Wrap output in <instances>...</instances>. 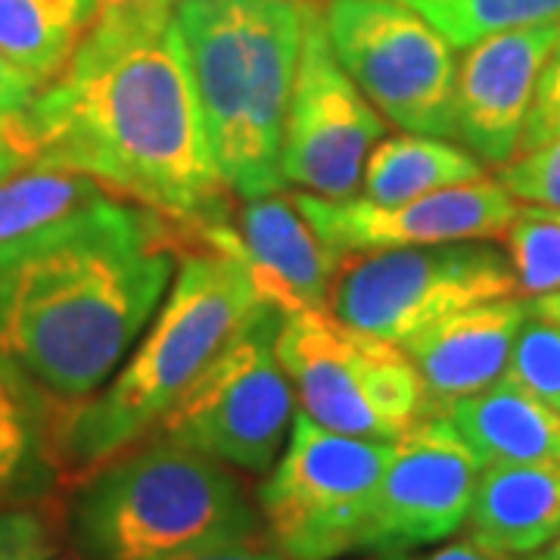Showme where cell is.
Returning a JSON list of instances; mask_svg holds the SVG:
<instances>
[{"label": "cell", "instance_id": "1", "mask_svg": "<svg viewBox=\"0 0 560 560\" xmlns=\"http://www.w3.org/2000/svg\"><path fill=\"white\" fill-rule=\"evenodd\" d=\"M32 168L97 180L187 237L234 219L175 16L97 20L60 79L0 128Z\"/></svg>", "mask_w": 560, "mask_h": 560}, {"label": "cell", "instance_id": "2", "mask_svg": "<svg viewBox=\"0 0 560 560\" xmlns=\"http://www.w3.org/2000/svg\"><path fill=\"white\" fill-rule=\"evenodd\" d=\"M187 231L106 194L0 246V359L60 408L113 381L165 300Z\"/></svg>", "mask_w": 560, "mask_h": 560}, {"label": "cell", "instance_id": "3", "mask_svg": "<svg viewBox=\"0 0 560 560\" xmlns=\"http://www.w3.org/2000/svg\"><path fill=\"white\" fill-rule=\"evenodd\" d=\"M261 302L234 219L187 241L175 283L113 381L62 415V464L91 474L143 440Z\"/></svg>", "mask_w": 560, "mask_h": 560}, {"label": "cell", "instance_id": "4", "mask_svg": "<svg viewBox=\"0 0 560 560\" xmlns=\"http://www.w3.org/2000/svg\"><path fill=\"white\" fill-rule=\"evenodd\" d=\"M312 0H178L175 20L224 187L256 200L283 187V121Z\"/></svg>", "mask_w": 560, "mask_h": 560}, {"label": "cell", "instance_id": "5", "mask_svg": "<svg viewBox=\"0 0 560 560\" xmlns=\"http://www.w3.org/2000/svg\"><path fill=\"white\" fill-rule=\"evenodd\" d=\"M69 533L84 560H187L265 541L259 504L237 474L156 433L91 470Z\"/></svg>", "mask_w": 560, "mask_h": 560}, {"label": "cell", "instance_id": "6", "mask_svg": "<svg viewBox=\"0 0 560 560\" xmlns=\"http://www.w3.org/2000/svg\"><path fill=\"white\" fill-rule=\"evenodd\" d=\"M280 320L283 312L261 302L150 433L231 470L268 474L296 420V389L278 359Z\"/></svg>", "mask_w": 560, "mask_h": 560}, {"label": "cell", "instance_id": "7", "mask_svg": "<svg viewBox=\"0 0 560 560\" xmlns=\"http://www.w3.org/2000/svg\"><path fill=\"white\" fill-rule=\"evenodd\" d=\"M278 359L302 415L359 440L396 442L423 418V386L405 349L327 308L287 312Z\"/></svg>", "mask_w": 560, "mask_h": 560}, {"label": "cell", "instance_id": "8", "mask_svg": "<svg viewBox=\"0 0 560 560\" xmlns=\"http://www.w3.org/2000/svg\"><path fill=\"white\" fill-rule=\"evenodd\" d=\"M393 442L359 440L296 411L256 492L265 541L283 560H340L359 539Z\"/></svg>", "mask_w": 560, "mask_h": 560}, {"label": "cell", "instance_id": "9", "mask_svg": "<svg viewBox=\"0 0 560 560\" xmlns=\"http://www.w3.org/2000/svg\"><path fill=\"white\" fill-rule=\"evenodd\" d=\"M521 296L511 261L480 241L342 256L327 312L401 346L430 324L480 302Z\"/></svg>", "mask_w": 560, "mask_h": 560}, {"label": "cell", "instance_id": "10", "mask_svg": "<svg viewBox=\"0 0 560 560\" xmlns=\"http://www.w3.org/2000/svg\"><path fill=\"white\" fill-rule=\"evenodd\" d=\"M334 57L383 119L408 135L448 138L455 47L401 0H324Z\"/></svg>", "mask_w": 560, "mask_h": 560}, {"label": "cell", "instance_id": "11", "mask_svg": "<svg viewBox=\"0 0 560 560\" xmlns=\"http://www.w3.org/2000/svg\"><path fill=\"white\" fill-rule=\"evenodd\" d=\"M383 131V116L334 57L320 7L312 0L305 13L300 69L283 121V184L327 200L355 197L364 162Z\"/></svg>", "mask_w": 560, "mask_h": 560}, {"label": "cell", "instance_id": "12", "mask_svg": "<svg viewBox=\"0 0 560 560\" xmlns=\"http://www.w3.org/2000/svg\"><path fill=\"white\" fill-rule=\"evenodd\" d=\"M480 474V460L452 420L420 418L389 448L359 555L408 558L418 548L452 539L467 526Z\"/></svg>", "mask_w": 560, "mask_h": 560}, {"label": "cell", "instance_id": "13", "mask_svg": "<svg viewBox=\"0 0 560 560\" xmlns=\"http://www.w3.org/2000/svg\"><path fill=\"white\" fill-rule=\"evenodd\" d=\"M293 197L315 234L340 256L436 243L495 241L521 209L501 187V180L489 175L389 206L364 200L361 194L327 200L300 190Z\"/></svg>", "mask_w": 560, "mask_h": 560}, {"label": "cell", "instance_id": "14", "mask_svg": "<svg viewBox=\"0 0 560 560\" xmlns=\"http://www.w3.org/2000/svg\"><path fill=\"white\" fill-rule=\"evenodd\" d=\"M560 38V22L499 32L464 47L452 97V135L486 165L501 168L521 150L541 66Z\"/></svg>", "mask_w": 560, "mask_h": 560}, {"label": "cell", "instance_id": "15", "mask_svg": "<svg viewBox=\"0 0 560 560\" xmlns=\"http://www.w3.org/2000/svg\"><path fill=\"white\" fill-rule=\"evenodd\" d=\"M526 318V300L508 296L460 308L401 342L423 386V418L448 415L452 405L504 377Z\"/></svg>", "mask_w": 560, "mask_h": 560}, {"label": "cell", "instance_id": "16", "mask_svg": "<svg viewBox=\"0 0 560 560\" xmlns=\"http://www.w3.org/2000/svg\"><path fill=\"white\" fill-rule=\"evenodd\" d=\"M241 256L259 287L261 300L275 308H327V293L342 256L315 234L296 197L268 194L241 200L234 209Z\"/></svg>", "mask_w": 560, "mask_h": 560}, {"label": "cell", "instance_id": "17", "mask_svg": "<svg viewBox=\"0 0 560 560\" xmlns=\"http://www.w3.org/2000/svg\"><path fill=\"white\" fill-rule=\"evenodd\" d=\"M467 536L508 558H529L560 536V460L482 467Z\"/></svg>", "mask_w": 560, "mask_h": 560}, {"label": "cell", "instance_id": "18", "mask_svg": "<svg viewBox=\"0 0 560 560\" xmlns=\"http://www.w3.org/2000/svg\"><path fill=\"white\" fill-rule=\"evenodd\" d=\"M57 401L0 359V511L47 499L60 477Z\"/></svg>", "mask_w": 560, "mask_h": 560}, {"label": "cell", "instance_id": "19", "mask_svg": "<svg viewBox=\"0 0 560 560\" xmlns=\"http://www.w3.org/2000/svg\"><path fill=\"white\" fill-rule=\"evenodd\" d=\"M445 418L480 467L560 460V411L508 377L452 405Z\"/></svg>", "mask_w": 560, "mask_h": 560}, {"label": "cell", "instance_id": "20", "mask_svg": "<svg viewBox=\"0 0 560 560\" xmlns=\"http://www.w3.org/2000/svg\"><path fill=\"white\" fill-rule=\"evenodd\" d=\"M101 16V0H0V54L47 88Z\"/></svg>", "mask_w": 560, "mask_h": 560}, {"label": "cell", "instance_id": "21", "mask_svg": "<svg viewBox=\"0 0 560 560\" xmlns=\"http://www.w3.org/2000/svg\"><path fill=\"white\" fill-rule=\"evenodd\" d=\"M480 178H486V162L455 140L396 135L371 150L361 175V197L389 206Z\"/></svg>", "mask_w": 560, "mask_h": 560}, {"label": "cell", "instance_id": "22", "mask_svg": "<svg viewBox=\"0 0 560 560\" xmlns=\"http://www.w3.org/2000/svg\"><path fill=\"white\" fill-rule=\"evenodd\" d=\"M106 194V187L84 175L28 165L0 180V246L28 237Z\"/></svg>", "mask_w": 560, "mask_h": 560}, {"label": "cell", "instance_id": "23", "mask_svg": "<svg viewBox=\"0 0 560 560\" xmlns=\"http://www.w3.org/2000/svg\"><path fill=\"white\" fill-rule=\"evenodd\" d=\"M418 10L455 50H464L477 40L560 22V0H401Z\"/></svg>", "mask_w": 560, "mask_h": 560}, {"label": "cell", "instance_id": "24", "mask_svg": "<svg viewBox=\"0 0 560 560\" xmlns=\"http://www.w3.org/2000/svg\"><path fill=\"white\" fill-rule=\"evenodd\" d=\"M523 300L560 290V209L521 206L501 234Z\"/></svg>", "mask_w": 560, "mask_h": 560}, {"label": "cell", "instance_id": "25", "mask_svg": "<svg viewBox=\"0 0 560 560\" xmlns=\"http://www.w3.org/2000/svg\"><path fill=\"white\" fill-rule=\"evenodd\" d=\"M504 377L560 411V327L539 318H526L517 334Z\"/></svg>", "mask_w": 560, "mask_h": 560}, {"label": "cell", "instance_id": "26", "mask_svg": "<svg viewBox=\"0 0 560 560\" xmlns=\"http://www.w3.org/2000/svg\"><path fill=\"white\" fill-rule=\"evenodd\" d=\"M501 187L526 206L560 209V138L523 150L499 168Z\"/></svg>", "mask_w": 560, "mask_h": 560}, {"label": "cell", "instance_id": "27", "mask_svg": "<svg viewBox=\"0 0 560 560\" xmlns=\"http://www.w3.org/2000/svg\"><path fill=\"white\" fill-rule=\"evenodd\" d=\"M54 551V529L32 504L0 511V560H50Z\"/></svg>", "mask_w": 560, "mask_h": 560}, {"label": "cell", "instance_id": "28", "mask_svg": "<svg viewBox=\"0 0 560 560\" xmlns=\"http://www.w3.org/2000/svg\"><path fill=\"white\" fill-rule=\"evenodd\" d=\"M555 138H560V38L541 66L539 84H536V94L529 103V116L523 125L517 153L541 147Z\"/></svg>", "mask_w": 560, "mask_h": 560}, {"label": "cell", "instance_id": "29", "mask_svg": "<svg viewBox=\"0 0 560 560\" xmlns=\"http://www.w3.org/2000/svg\"><path fill=\"white\" fill-rule=\"evenodd\" d=\"M40 94V84L32 75H25L16 62H10L0 54V128L20 116L28 103Z\"/></svg>", "mask_w": 560, "mask_h": 560}, {"label": "cell", "instance_id": "30", "mask_svg": "<svg viewBox=\"0 0 560 560\" xmlns=\"http://www.w3.org/2000/svg\"><path fill=\"white\" fill-rule=\"evenodd\" d=\"M175 7L178 0H101V16L103 20H162V16H175Z\"/></svg>", "mask_w": 560, "mask_h": 560}, {"label": "cell", "instance_id": "31", "mask_svg": "<svg viewBox=\"0 0 560 560\" xmlns=\"http://www.w3.org/2000/svg\"><path fill=\"white\" fill-rule=\"evenodd\" d=\"M420 560H521V558H508V555H499V551H489V548H482L477 541L470 539H460L452 541V545H442L436 551H430L427 558Z\"/></svg>", "mask_w": 560, "mask_h": 560}, {"label": "cell", "instance_id": "32", "mask_svg": "<svg viewBox=\"0 0 560 560\" xmlns=\"http://www.w3.org/2000/svg\"><path fill=\"white\" fill-rule=\"evenodd\" d=\"M187 560H283L268 545V541H243V545H231V548H215V551H206L197 558Z\"/></svg>", "mask_w": 560, "mask_h": 560}, {"label": "cell", "instance_id": "33", "mask_svg": "<svg viewBox=\"0 0 560 560\" xmlns=\"http://www.w3.org/2000/svg\"><path fill=\"white\" fill-rule=\"evenodd\" d=\"M526 312H529V318L548 320V324L560 327V290H558V293H541V296H529V300H526Z\"/></svg>", "mask_w": 560, "mask_h": 560}, {"label": "cell", "instance_id": "34", "mask_svg": "<svg viewBox=\"0 0 560 560\" xmlns=\"http://www.w3.org/2000/svg\"><path fill=\"white\" fill-rule=\"evenodd\" d=\"M22 168H28V165H25V156H22L10 140L0 135V180H7L10 175L22 172Z\"/></svg>", "mask_w": 560, "mask_h": 560}, {"label": "cell", "instance_id": "35", "mask_svg": "<svg viewBox=\"0 0 560 560\" xmlns=\"http://www.w3.org/2000/svg\"><path fill=\"white\" fill-rule=\"evenodd\" d=\"M521 560H560V536L551 545H545L541 551L536 555H529V558H521Z\"/></svg>", "mask_w": 560, "mask_h": 560}, {"label": "cell", "instance_id": "36", "mask_svg": "<svg viewBox=\"0 0 560 560\" xmlns=\"http://www.w3.org/2000/svg\"><path fill=\"white\" fill-rule=\"evenodd\" d=\"M374 560H408V558H374Z\"/></svg>", "mask_w": 560, "mask_h": 560}]
</instances>
